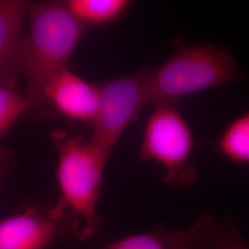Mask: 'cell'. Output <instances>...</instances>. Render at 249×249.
Segmentation results:
<instances>
[{"label":"cell","instance_id":"6da1fadb","mask_svg":"<svg viewBox=\"0 0 249 249\" xmlns=\"http://www.w3.org/2000/svg\"><path fill=\"white\" fill-rule=\"evenodd\" d=\"M27 13L30 27L20 46L18 71L26 80L31 108L36 110L46 107L48 83L69 68L87 28L72 15L65 2L29 3Z\"/></svg>","mask_w":249,"mask_h":249},{"label":"cell","instance_id":"7a4b0ae2","mask_svg":"<svg viewBox=\"0 0 249 249\" xmlns=\"http://www.w3.org/2000/svg\"><path fill=\"white\" fill-rule=\"evenodd\" d=\"M53 139L57 151L55 178L59 190L54 206L80 223V240H86L102 226L97 206L109 157L84 137L56 131Z\"/></svg>","mask_w":249,"mask_h":249},{"label":"cell","instance_id":"3957f363","mask_svg":"<svg viewBox=\"0 0 249 249\" xmlns=\"http://www.w3.org/2000/svg\"><path fill=\"white\" fill-rule=\"evenodd\" d=\"M239 77L234 57L222 46L178 45L157 69L149 70L151 105L177 104L180 99L229 84Z\"/></svg>","mask_w":249,"mask_h":249},{"label":"cell","instance_id":"277c9868","mask_svg":"<svg viewBox=\"0 0 249 249\" xmlns=\"http://www.w3.org/2000/svg\"><path fill=\"white\" fill-rule=\"evenodd\" d=\"M195 146L192 129L177 104H158L147 119L140 148L141 160L162 170L166 184L187 188L197 179L190 158Z\"/></svg>","mask_w":249,"mask_h":249},{"label":"cell","instance_id":"5b68a950","mask_svg":"<svg viewBox=\"0 0 249 249\" xmlns=\"http://www.w3.org/2000/svg\"><path fill=\"white\" fill-rule=\"evenodd\" d=\"M98 89V112L89 140L110 158L125 129L151 105L149 70L107 80Z\"/></svg>","mask_w":249,"mask_h":249},{"label":"cell","instance_id":"8992f818","mask_svg":"<svg viewBox=\"0 0 249 249\" xmlns=\"http://www.w3.org/2000/svg\"><path fill=\"white\" fill-rule=\"evenodd\" d=\"M81 238V227L53 204L27 207L0 220V249H46L58 241Z\"/></svg>","mask_w":249,"mask_h":249},{"label":"cell","instance_id":"52a82bcc","mask_svg":"<svg viewBox=\"0 0 249 249\" xmlns=\"http://www.w3.org/2000/svg\"><path fill=\"white\" fill-rule=\"evenodd\" d=\"M220 223L203 214L185 230H166L158 226L151 231L131 234L98 249H214Z\"/></svg>","mask_w":249,"mask_h":249},{"label":"cell","instance_id":"ba28073f","mask_svg":"<svg viewBox=\"0 0 249 249\" xmlns=\"http://www.w3.org/2000/svg\"><path fill=\"white\" fill-rule=\"evenodd\" d=\"M46 107L65 118L92 125L98 112L99 89L69 68L54 76L45 92Z\"/></svg>","mask_w":249,"mask_h":249},{"label":"cell","instance_id":"9c48e42d","mask_svg":"<svg viewBox=\"0 0 249 249\" xmlns=\"http://www.w3.org/2000/svg\"><path fill=\"white\" fill-rule=\"evenodd\" d=\"M29 3L0 0V80H15Z\"/></svg>","mask_w":249,"mask_h":249},{"label":"cell","instance_id":"30bf717a","mask_svg":"<svg viewBox=\"0 0 249 249\" xmlns=\"http://www.w3.org/2000/svg\"><path fill=\"white\" fill-rule=\"evenodd\" d=\"M65 4L87 29L113 24L123 18L131 7L128 0H68Z\"/></svg>","mask_w":249,"mask_h":249},{"label":"cell","instance_id":"8fae6325","mask_svg":"<svg viewBox=\"0 0 249 249\" xmlns=\"http://www.w3.org/2000/svg\"><path fill=\"white\" fill-rule=\"evenodd\" d=\"M216 148L231 162L249 164V111L227 124L217 140Z\"/></svg>","mask_w":249,"mask_h":249},{"label":"cell","instance_id":"7c38bea8","mask_svg":"<svg viewBox=\"0 0 249 249\" xmlns=\"http://www.w3.org/2000/svg\"><path fill=\"white\" fill-rule=\"evenodd\" d=\"M31 105L26 94L16 87L14 80H0V151L2 142L9 130Z\"/></svg>","mask_w":249,"mask_h":249},{"label":"cell","instance_id":"4fadbf2b","mask_svg":"<svg viewBox=\"0 0 249 249\" xmlns=\"http://www.w3.org/2000/svg\"><path fill=\"white\" fill-rule=\"evenodd\" d=\"M214 249H249V245L230 222L220 223Z\"/></svg>","mask_w":249,"mask_h":249},{"label":"cell","instance_id":"5bb4252c","mask_svg":"<svg viewBox=\"0 0 249 249\" xmlns=\"http://www.w3.org/2000/svg\"><path fill=\"white\" fill-rule=\"evenodd\" d=\"M14 164L11 154L6 149L0 151V188L8 178Z\"/></svg>","mask_w":249,"mask_h":249}]
</instances>
